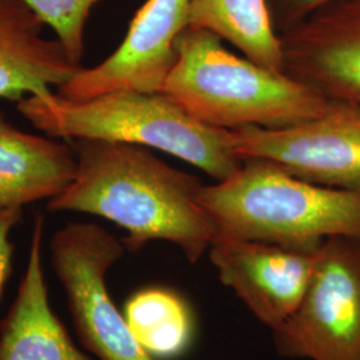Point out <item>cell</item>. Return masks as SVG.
Returning <instances> with one entry per match:
<instances>
[{
    "instance_id": "cell-1",
    "label": "cell",
    "mask_w": 360,
    "mask_h": 360,
    "mask_svg": "<svg viewBox=\"0 0 360 360\" xmlns=\"http://www.w3.org/2000/svg\"><path fill=\"white\" fill-rule=\"evenodd\" d=\"M77 174L63 193L49 200L52 212H83L107 219L127 235L129 252L165 240L195 264L208 252L215 229L200 202L205 184L171 167L147 147L103 139H67Z\"/></svg>"
},
{
    "instance_id": "cell-2",
    "label": "cell",
    "mask_w": 360,
    "mask_h": 360,
    "mask_svg": "<svg viewBox=\"0 0 360 360\" xmlns=\"http://www.w3.org/2000/svg\"><path fill=\"white\" fill-rule=\"evenodd\" d=\"M176 62L162 91L211 129H284L322 114L319 92L240 58L218 35L187 26L176 39Z\"/></svg>"
},
{
    "instance_id": "cell-3",
    "label": "cell",
    "mask_w": 360,
    "mask_h": 360,
    "mask_svg": "<svg viewBox=\"0 0 360 360\" xmlns=\"http://www.w3.org/2000/svg\"><path fill=\"white\" fill-rule=\"evenodd\" d=\"M200 202L215 238L316 250L330 238L360 239V193L309 183L260 159L205 186Z\"/></svg>"
},
{
    "instance_id": "cell-4",
    "label": "cell",
    "mask_w": 360,
    "mask_h": 360,
    "mask_svg": "<svg viewBox=\"0 0 360 360\" xmlns=\"http://www.w3.org/2000/svg\"><path fill=\"white\" fill-rule=\"evenodd\" d=\"M16 108L52 138L103 139L155 148L193 165L215 181L231 178L243 163L232 150L230 131L199 123L163 91H114L82 102L56 94L30 95Z\"/></svg>"
},
{
    "instance_id": "cell-5",
    "label": "cell",
    "mask_w": 360,
    "mask_h": 360,
    "mask_svg": "<svg viewBox=\"0 0 360 360\" xmlns=\"http://www.w3.org/2000/svg\"><path fill=\"white\" fill-rule=\"evenodd\" d=\"M126 251L122 239L92 221H68L50 240L52 269L80 343L99 360H155L108 292L107 274Z\"/></svg>"
},
{
    "instance_id": "cell-6",
    "label": "cell",
    "mask_w": 360,
    "mask_h": 360,
    "mask_svg": "<svg viewBox=\"0 0 360 360\" xmlns=\"http://www.w3.org/2000/svg\"><path fill=\"white\" fill-rule=\"evenodd\" d=\"M272 338L283 358L360 360V239L319 247L306 294Z\"/></svg>"
},
{
    "instance_id": "cell-7",
    "label": "cell",
    "mask_w": 360,
    "mask_h": 360,
    "mask_svg": "<svg viewBox=\"0 0 360 360\" xmlns=\"http://www.w3.org/2000/svg\"><path fill=\"white\" fill-rule=\"evenodd\" d=\"M230 139L242 160H266L309 183L360 193V103L328 101L302 123L233 129Z\"/></svg>"
},
{
    "instance_id": "cell-8",
    "label": "cell",
    "mask_w": 360,
    "mask_h": 360,
    "mask_svg": "<svg viewBox=\"0 0 360 360\" xmlns=\"http://www.w3.org/2000/svg\"><path fill=\"white\" fill-rule=\"evenodd\" d=\"M188 6L190 0H147L114 53L82 68L56 95L82 102L114 91H162L176 62V39L188 26Z\"/></svg>"
},
{
    "instance_id": "cell-9",
    "label": "cell",
    "mask_w": 360,
    "mask_h": 360,
    "mask_svg": "<svg viewBox=\"0 0 360 360\" xmlns=\"http://www.w3.org/2000/svg\"><path fill=\"white\" fill-rule=\"evenodd\" d=\"M318 251L215 238L207 254L219 281L274 333L299 307L309 288Z\"/></svg>"
},
{
    "instance_id": "cell-10",
    "label": "cell",
    "mask_w": 360,
    "mask_h": 360,
    "mask_svg": "<svg viewBox=\"0 0 360 360\" xmlns=\"http://www.w3.org/2000/svg\"><path fill=\"white\" fill-rule=\"evenodd\" d=\"M284 72L328 101L360 103V0H339L281 34Z\"/></svg>"
},
{
    "instance_id": "cell-11",
    "label": "cell",
    "mask_w": 360,
    "mask_h": 360,
    "mask_svg": "<svg viewBox=\"0 0 360 360\" xmlns=\"http://www.w3.org/2000/svg\"><path fill=\"white\" fill-rule=\"evenodd\" d=\"M44 26L25 0H0V98L49 96L83 68Z\"/></svg>"
},
{
    "instance_id": "cell-12",
    "label": "cell",
    "mask_w": 360,
    "mask_h": 360,
    "mask_svg": "<svg viewBox=\"0 0 360 360\" xmlns=\"http://www.w3.org/2000/svg\"><path fill=\"white\" fill-rule=\"evenodd\" d=\"M44 218L32 226L27 269L0 326V360H91L52 311L41 262Z\"/></svg>"
},
{
    "instance_id": "cell-13",
    "label": "cell",
    "mask_w": 360,
    "mask_h": 360,
    "mask_svg": "<svg viewBox=\"0 0 360 360\" xmlns=\"http://www.w3.org/2000/svg\"><path fill=\"white\" fill-rule=\"evenodd\" d=\"M77 174L70 142H56L13 127L0 112V211L52 199Z\"/></svg>"
},
{
    "instance_id": "cell-14",
    "label": "cell",
    "mask_w": 360,
    "mask_h": 360,
    "mask_svg": "<svg viewBox=\"0 0 360 360\" xmlns=\"http://www.w3.org/2000/svg\"><path fill=\"white\" fill-rule=\"evenodd\" d=\"M188 26L208 30L247 59L284 72L282 41L271 19L269 0H190Z\"/></svg>"
},
{
    "instance_id": "cell-15",
    "label": "cell",
    "mask_w": 360,
    "mask_h": 360,
    "mask_svg": "<svg viewBox=\"0 0 360 360\" xmlns=\"http://www.w3.org/2000/svg\"><path fill=\"white\" fill-rule=\"evenodd\" d=\"M123 315L139 345L153 358L174 359L193 343V311L166 287H146L129 296Z\"/></svg>"
},
{
    "instance_id": "cell-16",
    "label": "cell",
    "mask_w": 360,
    "mask_h": 360,
    "mask_svg": "<svg viewBox=\"0 0 360 360\" xmlns=\"http://www.w3.org/2000/svg\"><path fill=\"white\" fill-rule=\"evenodd\" d=\"M39 19L51 27L68 56L82 65L84 31L91 10L98 0H25Z\"/></svg>"
},
{
    "instance_id": "cell-17",
    "label": "cell",
    "mask_w": 360,
    "mask_h": 360,
    "mask_svg": "<svg viewBox=\"0 0 360 360\" xmlns=\"http://www.w3.org/2000/svg\"><path fill=\"white\" fill-rule=\"evenodd\" d=\"M339 0H269L271 19L281 35L323 7Z\"/></svg>"
},
{
    "instance_id": "cell-18",
    "label": "cell",
    "mask_w": 360,
    "mask_h": 360,
    "mask_svg": "<svg viewBox=\"0 0 360 360\" xmlns=\"http://www.w3.org/2000/svg\"><path fill=\"white\" fill-rule=\"evenodd\" d=\"M23 218V207L0 211V297L13 272V245L10 233Z\"/></svg>"
}]
</instances>
